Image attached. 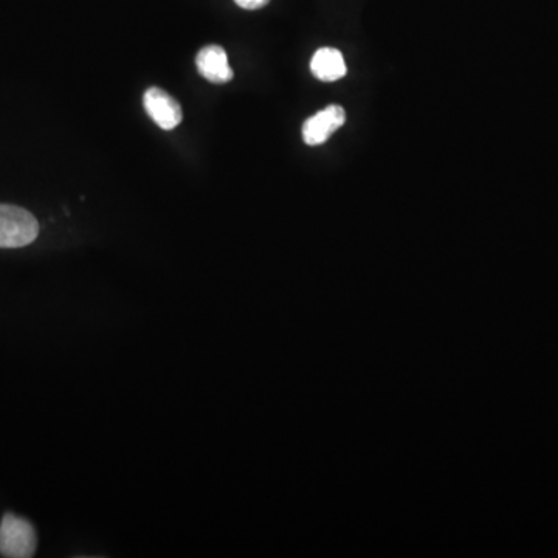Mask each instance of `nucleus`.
<instances>
[{"label": "nucleus", "mask_w": 558, "mask_h": 558, "mask_svg": "<svg viewBox=\"0 0 558 558\" xmlns=\"http://www.w3.org/2000/svg\"><path fill=\"white\" fill-rule=\"evenodd\" d=\"M39 235V224L30 211L0 204V248H21Z\"/></svg>", "instance_id": "obj_1"}, {"label": "nucleus", "mask_w": 558, "mask_h": 558, "mask_svg": "<svg viewBox=\"0 0 558 558\" xmlns=\"http://www.w3.org/2000/svg\"><path fill=\"white\" fill-rule=\"evenodd\" d=\"M38 546L35 527L18 515L7 514L0 523V555L8 558H30Z\"/></svg>", "instance_id": "obj_2"}, {"label": "nucleus", "mask_w": 558, "mask_h": 558, "mask_svg": "<svg viewBox=\"0 0 558 558\" xmlns=\"http://www.w3.org/2000/svg\"><path fill=\"white\" fill-rule=\"evenodd\" d=\"M346 123V111L338 104H331L323 111L307 118L303 124V140L307 146H320Z\"/></svg>", "instance_id": "obj_3"}, {"label": "nucleus", "mask_w": 558, "mask_h": 558, "mask_svg": "<svg viewBox=\"0 0 558 558\" xmlns=\"http://www.w3.org/2000/svg\"><path fill=\"white\" fill-rule=\"evenodd\" d=\"M143 104L152 121L165 131L177 128L182 121V107L177 103L176 98L159 87L146 90Z\"/></svg>", "instance_id": "obj_4"}, {"label": "nucleus", "mask_w": 558, "mask_h": 558, "mask_svg": "<svg viewBox=\"0 0 558 558\" xmlns=\"http://www.w3.org/2000/svg\"><path fill=\"white\" fill-rule=\"evenodd\" d=\"M197 70L205 80L214 84H225L233 80V70L227 52L219 45H207L197 53Z\"/></svg>", "instance_id": "obj_5"}, {"label": "nucleus", "mask_w": 558, "mask_h": 558, "mask_svg": "<svg viewBox=\"0 0 558 558\" xmlns=\"http://www.w3.org/2000/svg\"><path fill=\"white\" fill-rule=\"evenodd\" d=\"M310 72L314 73L315 78L324 83H334V81L345 78L348 73L345 58L340 50L332 47L318 49L310 61Z\"/></svg>", "instance_id": "obj_6"}, {"label": "nucleus", "mask_w": 558, "mask_h": 558, "mask_svg": "<svg viewBox=\"0 0 558 558\" xmlns=\"http://www.w3.org/2000/svg\"><path fill=\"white\" fill-rule=\"evenodd\" d=\"M269 2L270 0H235V4L244 10H259L266 7Z\"/></svg>", "instance_id": "obj_7"}]
</instances>
